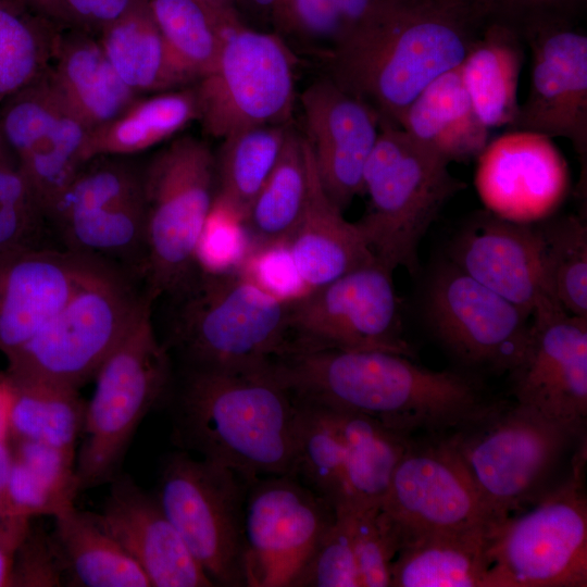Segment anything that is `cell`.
I'll use <instances>...</instances> for the list:
<instances>
[{"instance_id": "cell-1", "label": "cell", "mask_w": 587, "mask_h": 587, "mask_svg": "<svg viewBox=\"0 0 587 587\" xmlns=\"http://www.w3.org/2000/svg\"><path fill=\"white\" fill-rule=\"evenodd\" d=\"M486 24L473 0H378L325 51L329 77L398 126L414 98L458 67Z\"/></svg>"}, {"instance_id": "cell-2", "label": "cell", "mask_w": 587, "mask_h": 587, "mask_svg": "<svg viewBox=\"0 0 587 587\" xmlns=\"http://www.w3.org/2000/svg\"><path fill=\"white\" fill-rule=\"evenodd\" d=\"M377 350L296 348L267 367L303 401L364 415L410 436L450 430L485 402L475 382Z\"/></svg>"}, {"instance_id": "cell-3", "label": "cell", "mask_w": 587, "mask_h": 587, "mask_svg": "<svg viewBox=\"0 0 587 587\" xmlns=\"http://www.w3.org/2000/svg\"><path fill=\"white\" fill-rule=\"evenodd\" d=\"M176 391L173 437L183 451L250 480L295 475L299 403L267 365L183 369Z\"/></svg>"}, {"instance_id": "cell-4", "label": "cell", "mask_w": 587, "mask_h": 587, "mask_svg": "<svg viewBox=\"0 0 587 587\" xmlns=\"http://www.w3.org/2000/svg\"><path fill=\"white\" fill-rule=\"evenodd\" d=\"M164 299L163 344L183 369H259L291 349L290 298H282L251 272L199 266Z\"/></svg>"}, {"instance_id": "cell-5", "label": "cell", "mask_w": 587, "mask_h": 587, "mask_svg": "<svg viewBox=\"0 0 587 587\" xmlns=\"http://www.w3.org/2000/svg\"><path fill=\"white\" fill-rule=\"evenodd\" d=\"M449 162L398 126L380 123L363 173L369 203L355 222L374 258L395 271L419 268V246L444 205L465 184Z\"/></svg>"}, {"instance_id": "cell-6", "label": "cell", "mask_w": 587, "mask_h": 587, "mask_svg": "<svg viewBox=\"0 0 587 587\" xmlns=\"http://www.w3.org/2000/svg\"><path fill=\"white\" fill-rule=\"evenodd\" d=\"M148 295L133 323L95 375L76 451L80 491L111 483L149 411L171 389V354L158 336Z\"/></svg>"}, {"instance_id": "cell-7", "label": "cell", "mask_w": 587, "mask_h": 587, "mask_svg": "<svg viewBox=\"0 0 587 587\" xmlns=\"http://www.w3.org/2000/svg\"><path fill=\"white\" fill-rule=\"evenodd\" d=\"M573 435L516 402H500L486 403L441 440L498 523L530 500Z\"/></svg>"}, {"instance_id": "cell-8", "label": "cell", "mask_w": 587, "mask_h": 587, "mask_svg": "<svg viewBox=\"0 0 587 587\" xmlns=\"http://www.w3.org/2000/svg\"><path fill=\"white\" fill-rule=\"evenodd\" d=\"M146 207L145 291L155 302L199 267L197 252L216 197V161L201 139L184 136L142 168Z\"/></svg>"}, {"instance_id": "cell-9", "label": "cell", "mask_w": 587, "mask_h": 587, "mask_svg": "<svg viewBox=\"0 0 587 587\" xmlns=\"http://www.w3.org/2000/svg\"><path fill=\"white\" fill-rule=\"evenodd\" d=\"M585 445L569 478L523 513L492 523L485 587L587 586Z\"/></svg>"}, {"instance_id": "cell-10", "label": "cell", "mask_w": 587, "mask_h": 587, "mask_svg": "<svg viewBox=\"0 0 587 587\" xmlns=\"http://www.w3.org/2000/svg\"><path fill=\"white\" fill-rule=\"evenodd\" d=\"M113 271L73 296L9 359V378L79 389L122 339L148 294Z\"/></svg>"}, {"instance_id": "cell-11", "label": "cell", "mask_w": 587, "mask_h": 587, "mask_svg": "<svg viewBox=\"0 0 587 587\" xmlns=\"http://www.w3.org/2000/svg\"><path fill=\"white\" fill-rule=\"evenodd\" d=\"M203 130L223 139L241 129L288 124L295 102L294 59L274 30L243 25L236 15L223 25L211 70L195 87Z\"/></svg>"}, {"instance_id": "cell-12", "label": "cell", "mask_w": 587, "mask_h": 587, "mask_svg": "<svg viewBox=\"0 0 587 587\" xmlns=\"http://www.w3.org/2000/svg\"><path fill=\"white\" fill-rule=\"evenodd\" d=\"M250 482L187 451L163 463L154 496L214 586H246L243 519Z\"/></svg>"}, {"instance_id": "cell-13", "label": "cell", "mask_w": 587, "mask_h": 587, "mask_svg": "<svg viewBox=\"0 0 587 587\" xmlns=\"http://www.w3.org/2000/svg\"><path fill=\"white\" fill-rule=\"evenodd\" d=\"M51 226L62 248L105 262L142 283V168L112 157L86 162L60 198Z\"/></svg>"}, {"instance_id": "cell-14", "label": "cell", "mask_w": 587, "mask_h": 587, "mask_svg": "<svg viewBox=\"0 0 587 587\" xmlns=\"http://www.w3.org/2000/svg\"><path fill=\"white\" fill-rule=\"evenodd\" d=\"M294 348L377 350L412 355L401 336L392 271L376 259L290 298Z\"/></svg>"}, {"instance_id": "cell-15", "label": "cell", "mask_w": 587, "mask_h": 587, "mask_svg": "<svg viewBox=\"0 0 587 587\" xmlns=\"http://www.w3.org/2000/svg\"><path fill=\"white\" fill-rule=\"evenodd\" d=\"M335 519L333 505L297 476L250 482L243 519L247 587H296Z\"/></svg>"}, {"instance_id": "cell-16", "label": "cell", "mask_w": 587, "mask_h": 587, "mask_svg": "<svg viewBox=\"0 0 587 587\" xmlns=\"http://www.w3.org/2000/svg\"><path fill=\"white\" fill-rule=\"evenodd\" d=\"M437 339L462 362L510 371L528 339L532 315L451 262L430 277L424 301Z\"/></svg>"}, {"instance_id": "cell-17", "label": "cell", "mask_w": 587, "mask_h": 587, "mask_svg": "<svg viewBox=\"0 0 587 587\" xmlns=\"http://www.w3.org/2000/svg\"><path fill=\"white\" fill-rule=\"evenodd\" d=\"M46 72L0 105V138L50 221L85 164L90 129L58 96Z\"/></svg>"}, {"instance_id": "cell-18", "label": "cell", "mask_w": 587, "mask_h": 587, "mask_svg": "<svg viewBox=\"0 0 587 587\" xmlns=\"http://www.w3.org/2000/svg\"><path fill=\"white\" fill-rule=\"evenodd\" d=\"M509 373L519 405L575 435L587 416V319L562 308L534 314Z\"/></svg>"}, {"instance_id": "cell-19", "label": "cell", "mask_w": 587, "mask_h": 587, "mask_svg": "<svg viewBox=\"0 0 587 587\" xmlns=\"http://www.w3.org/2000/svg\"><path fill=\"white\" fill-rule=\"evenodd\" d=\"M532 52L529 90L510 130L567 139L587 155V35L578 23L553 24L523 36Z\"/></svg>"}, {"instance_id": "cell-20", "label": "cell", "mask_w": 587, "mask_h": 587, "mask_svg": "<svg viewBox=\"0 0 587 587\" xmlns=\"http://www.w3.org/2000/svg\"><path fill=\"white\" fill-rule=\"evenodd\" d=\"M380 507L401 542L412 536L492 523L467 474L441 439L423 445L410 440Z\"/></svg>"}, {"instance_id": "cell-21", "label": "cell", "mask_w": 587, "mask_h": 587, "mask_svg": "<svg viewBox=\"0 0 587 587\" xmlns=\"http://www.w3.org/2000/svg\"><path fill=\"white\" fill-rule=\"evenodd\" d=\"M475 187L494 215L536 223L554 215L565 200L570 172L550 137L513 129L488 142L477 157Z\"/></svg>"}, {"instance_id": "cell-22", "label": "cell", "mask_w": 587, "mask_h": 587, "mask_svg": "<svg viewBox=\"0 0 587 587\" xmlns=\"http://www.w3.org/2000/svg\"><path fill=\"white\" fill-rule=\"evenodd\" d=\"M116 270L61 247L0 255V350L13 355L73 296Z\"/></svg>"}, {"instance_id": "cell-23", "label": "cell", "mask_w": 587, "mask_h": 587, "mask_svg": "<svg viewBox=\"0 0 587 587\" xmlns=\"http://www.w3.org/2000/svg\"><path fill=\"white\" fill-rule=\"evenodd\" d=\"M450 262L532 316L562 308L553 298L538 223L508 221L485 211L453 238Z\"/></svg>"}, {"instance_id": "cell-24", "label": "cell", "mask_w": 587, "mask_h": 587, "mask_svg": "<svg viewBox=\"0 0 587 587\" xmlns=\"http://www.w3.org/2000/svg\"><path fill=\"white\" fill-rule=\"evenodd\" d=\"M305 135L321 184L341 210L363 192V173L379 133L374 110L326 75L302 92Z\"/></svg>"}, {"instance_id": "cell-25", "label": "cell", "mask_w": 587, "mask_h": 587, "mask_svg": "<svg viewBox=\"0 0 587 587\" xmlns=\"http://www.w3.org/2000/svg\"><path fill=\"white\" fill-rule=\"evenodd\" d=\"M100 513L92 515L140 566L152 587L214 586L154 494L117 475Z\"/></svg>"}, {"instance_id": "cell-26", "label": "cell", "mask_w": 587, "mask_h": 587, "mask_svg": "<svg viewBox=\"0 0 587 587\" xmlns=\"http://www.w3.org/2000/svg\"><path fill=\"white\" fill-rule=\"evenodd\" d=\"M285 245L292 266L309 289L375 260L355 223L348 222L325 192L310 147L305 207Z\"/></svg>"}, {"instance_id": "cell-27", "label": "cell", "mask_w": 587, "mask_h": 587, "mask_svg": "<svg viewBox=\"0 0 587 587\" xmlns=\"http://www.w3.org/2000/svg\"><path fill=\"white\" fill-rule=\"evenodd\" d=\"M46 75L89 129L113 120L140 97L118 76L98 38L79 29L59 32Z\"/></svg>"}, {"instance_id": "cell-28", "label": "cell", "mask_w": 587, "mask_h": 587, "mask_svg": "<svg viewBox=\"0 0 587 587\" xmlns=\"http://www.w3.org/2000/svg\"><path fill=\"white\" fill-rule=\"evenodd\" d=\"M492 523L404 539L390 587H485Z\"/></svg>"}, {"instance_id": "cell-29", "label": "cell", "mask_w": 587, "mask_h": 587, "mask_svg": "<svg viewBox=\"0 0 587 587\" xmlns=\"http://www.w3.org/2000/svg\"><path fill=\"white\" fill-rule=\"evenodd\" d=\"M398 127L449 163L477 158L489 129L477 116L459 66L430 82L407 107Z\"/></svg>"}, {"instance_id": "cell-30", "label": "cell", "mask_w": 587, "mask_h": 587, "mask_svg": "<svg viewBox=\"0 0 587 587\" xmlns=\"http://www.w3.org/2000/svg\"><path fill=\"white\" fill-rule=\"evenodd\" d=\"M525 48L519 32L488 22L459 65L474 110L488 129L510 127L517 115V86Z\"/></svg>"}, {"instance_id": "cell-31", "label": "cell", "mask_w": 587, "mask_h": 587, "mask_svg": "<svg viewBox=\"0 0 587 587\" xmlns=\"http://www.w3.org/2000/svg\"><path fill=\"white\" fill-rule=\"evenodd\" d=\"M122 80L139 96L182 88L195 82L167 47L148 5L133 0L98 38Z\"/></svg>"}, {"instance_id": "cell-32", "label": "cell", "mask_w": 587, "mask_h": 587, "mask_svg": "<svg viewBox=\"0 0 587 587\" xmlns=\"http://www.w3.org/2000/svg\"><path fill=\"white\" fill-rule=\"evenodd\" d=\"M51 538L60 557L64 585L151 587L140 566L95 520L75 507L53 517Z\"/></svg>"}, {"instance_id": "cell-33", "label": "cell", "mask_w": 587, "mask_h": 587, "mask_svg": "<svg viewBox=\"0 0 587 587\" xmlns=\"http://www.w3.org/2000/svg\"><path fill=\"white\" fill-rule=\"evenodd\" d=\"M309 189V147L289 128L280 155L240 221L258 254L285 245L305 207Z\"/></svg>"}, {"instance_id": "cell-34", "label": "cell", "mask_w": 587, "mask_h": 587, "mask_svg": "<svg viewBox=\"0 0 587 587\" xmlns=\"http://www.w3.org/2000/svg\"><path fill=\"white\" fill-rule=\"evenodd\" d=\"M335 410L344 445L341 494L335 510L380 504L409 436L364 415Z\"/></svg>"}, {"instance_id": "cell-35", "label": "cell", "mask_w": 587, "mask_h": 587, "mask_svg": "<svg viewBox=\"0 0 587 587\" xmlns=\"http://www.w3.org/2000/svg\"><path fill=\"white\" fill-rule=\"evenodd\" d=\"M199 118L195 87L138 97L113 120L89 130L85 163L97 157H121L145 151Z\"/></svg>"}, {"instance_id": "cell-36", "label": "cell", "mask_w": 587, "mask_h": 587, "mask_svg": "<svg viewBox=\"0 0 587 587\" xmlns=\"http://www.w3.org/2000/svg\"><path fill=\"white\" fill-rule=\"evenodd\" d=\"M79 491L75 451L18 442L8 480V515L54 517L75 507Z\"/></svg>"}, {"instance_id": "cell-37", "label": "cell", "mask_w": 587, "mask_h": 587, "mask_svg": "<svg viewBox=\"0 0 587 587\" xmlns=\"http://www.w3.org/2000/svg\"><path fill=\"white\" fill-rule=\"evenodd\" d=\"M288 124L238 130L223 138L216 161L213 208L238 222L274 168L283 150Z\"/></svg>"}, {"instance_id": "cell-38", "label": "cell", "mask_w": 587, "mask_h": 587, "mask_svg": "<svg viewBox=\"0 0 587 587\" xmlns=\"http://www.w3.org/2000/svg\"><path fill=\"white\" fill-rule=\"evenodd\" d=\"M9 380L8 427L16 437L76 451L86 408L78 389L40 382Z\"/></svg>"}, {"instance_id": "cell-39", "label": "cell", "mask_w": 587, "mask_h": 587, "mask_svg": "<svg viewBox=\"0 0 587 587\" xmlns=\"http://www.w3.org/2000/svg\"><path fill=\"white\" fill-rule=\"evenodd\" d=\"M58 24L20 0H0V105L48 68Z\"/></svg>"}, {"instance_id": "cell-40", "label": "cell", "mask_w": 587, "mask_h": 587, "mask_svg": "<svg viewBox=\"0 0 587 587\" xmlns=\"http://www.w3.org/2000/svg\"><path fill=\"white\" fill-rule=\"evenodd\" d=\"M150 12L171 52L197 82L221 50L225 20L199 0H148Z\"/></svg>"}, {"instance_id": "cell-41", "label": "cell", "mask_w": 587, "mask_h": 587, "mask_svg": "<svg viewBox=\"0 0 587 587\" xmlns=\"http://www.w3.org/2000/svg\"><path fill=\"white\" fill-rule=\"evenodd\" d=\"M538 223L544 262L554 300L569 314L587 319V226L576 215Z\"/></svg>"}, {"instance_id": "cell-42", "label": "cell", "mask_w": 587, "mask_h": 587, "mask_svg": "<svg viewBox=\"0 0 587 587\" xmlns=\"http://www.w3.org/2000/svg\"><path fill=\"white\" fill-rule=\"evenodd\" d=\"M51 223L0 138V255L55 248Z\"/></svg>"}, {"instance_id": "cell-43", "label": "cell", "mask_w": 587, "mask_h": 587, "mask_svg": "<svg viewBox=\"0 0 587 587\" xmlns=\"http://www.w3.org/2000/svg\"><path fill=\"white\" fill-rule=\"evenodd\" d=\"M347 510L362 587L390 586L391 563L401 545L397 527L380 504Z\"/></svg>"}, {"instance_id": "cell-44", "label": "cell", "mask_w": 587, "mask_h": 587, "mask_svg": "<svg viewBox=\"0 0 587 587\" xmlns=\"http://www.w3.org/2000/svg\"><path fill=\"white\" fill-rule=\"evenodd\" d=\"M296 587H362L347 509L335 510L333 523Z\"/></svg>"}, {"instance_id": "cell-45", "label": "cell", "mask_w": 587, "mask_h": 587, "mask_svg": "<svg viewBox=\"0 0 587 587\" xmlns=\"http://www.w3.org/2000/svg\"><path fill=\"white\" fill-rule=\"evenodd\" d=\"M486 23L495 22L522 37L542 26L578 23L586 0H473Z\"/></svg>"}, {"instance_id": "cell-46", "label": "cell", "mask_w": 587, "mask_h": 587, "mask_svg": "<svg viewBox=\"0 0 587 587\" xmlns=\"http://www.w3.org/2000/svg\"><path fill=\"white\" fill-rule=\"evenodd\" d=\"M23 558L20 583L26 586L57 587L64 585V573L51 534L27 530L21 542Z\"/></svg>"}, {"instance_id": "cell-47", "label": "cell", "mask_w": 587, "mask_h": 587, "mask_svg": "<svg viewBox=\"0 0 587 587\" xmlns=\"http://www.w3.org/2000/svg\"><path fill=\"white\" fill-rule=\"evenodd\" d=\"M61 24L95 34L118 18L133 0H53Z\"/></svg>"}, {"instance_id": "cell-48", "label": "cell", "mask_w": 587, "mask_h": 587, "mask_svg": "<svg viewBox=\"0 0 587 587\" xmlns=\"http://www.w3.org/2000/svg\"><path fill=\"white\" fill-rule=\"evenodd\" d=\"M339 34V22L333 0H295L290 36L309 42H327Z\"/></svg>"}, {"instance_id": "cell-49", "label": "cell", "mask_w": 587, "mask_h": 587, "mask_svg": "<svg viewBox=\"0 0 587 587\" xmlns=\"http://www.w3.org/2000/svg\"><path fill=\"white\" fill-rule=\"evenodd\" d=\"M276 4L277 0H232V9L238 20L260 30H273Z\"/></svg>"}, {"instance_id": "cell-50", "label": "cell", "mask_w": 587, "mask_h": 587, "mask_svg": "<svg viewBox=\"0 0 587 587\" xmlns=\"http://www.w3.org/2000/svg\"><path fill=\"white\" fill-rule=\"evenodd\" d=\"M377 1L378 0H333L339 22V34L337 38L358 24Z\"/></svg>"}, {"instance_id": "cell-51", "label": "cell", "mask_w": 587, "mask_h": 587, "mask_svg": "<svg viewBox=\"0 0 587 587\" xmlns=\"http://www.w3.org/2000/svg\"><path fill=\"white\" fill-rule=\"evenodd\" d=\"M12 464L13 454L2 438L0 439V517L8 516L7 488Z\"/></svg>"}, {"instance_id": "cell-52", "label": "cell", "mask_w": 587, "mask_h": 587, "mask_svg": "<svg viewBox=\"0 0 587 587\" xmlns=\"http://www.w3.org/2000/svg\"><path fill=\"white\" fill-rule=\"evenodd\" d=\"M294 2L295 0H277L273 18V30L283 37L291 35Z\"/></svg>"}, {"instance_id": "cell-53", "label": "cell", "mask_w": 587, "mask_h": 587, "mask_svg": "<svg viewBox=\"0 0 587 587\" xmlns=\"http://www.w3.org/2000/svg\"><path fill=\"white\" fill-rule=\"evenodd\" d=\"M26 7L49 21L61 24V18L53 0H20Z\"/></svg>"}, {"instance_id": "cell-54", "label": "cell", "mask_w": 587, "mask_h": 587, "mask_svg": "<svg viewBox=\"0 0 587 587\" xmlns=\"http://www.w3.org/2000/svg\"><path fill=\"white\" fill-rule=\"evenodd\" d=\"M11 402V385L9 378L0 379V439L8 428L9 409Z\"/></svg>"}, {"instance_id": "cell-55", "label": "cell", "mask_w": 587, "mask_h": 587, "mask_svg": "<svg viewBox=\"0 0 587 587\" xmlns=\"http://www.w3.org/2000/svg\"><path fill=\"white\" fill-rule=\"evenodd\" d=\"M217 14L234 13L232 0H199ZM235 14V13H234Z\"/></svg>"}]
</instances>
